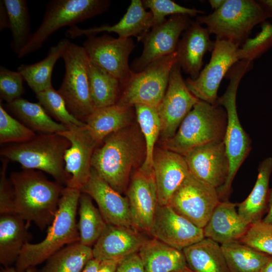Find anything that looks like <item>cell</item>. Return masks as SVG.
<instances>
[{"mask_svg":"<svg viewBox=\"0 0 272 272\" xmlns=\"http://www.w3.org/2000/svg\"><path fill=\"white\" fill-rule=\"evenodd\" d=\"M10 180L13 188L15 214L43 230L54 218L64 188L34 170L13 172Z\"/></svg>","mask_w":272,"mask_h":272,"instance_id":"obj_1","label":"cell"},{"mask_svg":"<svg viewBox=\"0 0 272 272\" xmlns=\"http://www.w3.org/2000/svg\"><path fill=\"white\" fill-rule=\"evenodd\" d=\"M81 194L80 189L67 186L63 188L46 236L38 243H25L16 260L15 269L18 272H25L48 259L63 245L79 241L76 214Z\"/></svg>","mask_w":272,"mask_h":272,"instance_id":"obj_2","label":"cell"},{"mask_svg":"<svg viewBox=\"0 0 272 272\" xmlns=\"http://www.w3.org/2000/svg\"><path fill=\"white\" fill-rule=\"evenodd\" d=\"M140 140L129 125L108 135L93 155L92 168L120 194L127 190L131 172L141 161Z\"/></svg>","mask_w":272,"mask_h":272,"instance_id":"obj_3","label":"cell"},{"mask_svg":"<svg viewBox=\"0 0 272 272\" xmlns=\"http://www.w3.org/2000/svg\"><path fill=\"white\" fill-rule=\"evenodd\" d=\"M253 64L252 61L242 60L233 65L226 76L229 79V84L217 100V105L223 106L227 113L224 142L230 164L225 183L217 189L220 200H228L235 176L251 150V140L242 126L238 117L236 95L240 81L252 68Z\"/></svg>","mask_w":272,"mask_h":272,"instance_id":"obj_4","label":"cell"},{"mask_svg":"<svg viewBox=\"0 0 272 272\" xmlns=\"http://www.w3.org/2000/svg\"><path fill=\"white\" fill-rule=\"evenodd\" d=\"M70 141L58 133H38L32 139L12 144L1 150V156L19 163L24 169L38 170L66 185L70 175L65 170L64 156Z\"/></svg>","mask_w":272,"mask_h":272,"instance_id":"obj_5","label":"cell"},{"mask_svg":"<svg viewBox=\"0 0 272 272\" xmlns=\"http://www.w3.org/2000/svg\"><path fill=\"white\" fill-rule=\"evenodd\" d=\"M227 121L223 106L199 100L174 135L164 142V148L184 155L196 147L224 141Z\"/></svg>","mask_w":272,"mask_h":272,"instance_id":"obj_6","label":"cell"},{"mask_svg":"<svg viewBox=\"0 0 272 272\" xmlns=\"http://www.w3.org/2000/svg\"><path fill=\"white\" fill-rule=\"evenodd\" d=\"M268 18L257 1L226 0L219 9L196 18V21L207 26L216 38L242 45L252 29Z\"/></svg>","mask_w":272,"mask_h":272,"instance_id":"obj_7","label":"cell"},{"mask_svg":"<svg viewBox=\"0 0 272 272\" xmlns=\"http://www.w3.org/2000/svg\"><path fill=\"white\" fill-rule=\"evenodd\" d=\"M107 0H52L46 5L42 21L30 40L17 55L21 58L40 49L58 29L100 15L109 8Z\"/></svg>","mask_w":272,"mask_h":272,"instance_id":"obj_8","label":"cell"},{"mask_svg":"<svg viewBox=\"0 0 272 272\" xmlns=\"http://www.w3.org/2000/svg\"><path fill=\"white\" fill-rule=\"evenodd\" d=\"M62 58L65 74L57 91L65 101L70 112L85 123L95 109L90 89L88 57L83 46L69 40Z\"/></svg>","mask_w":272,"mask_h":272,"instance_id":"obj_9","label":"cell"},{"mask_svg":"<svg viewBox=\"0 0 272 272\" xmlns=\"http://www.w3.org/2000/svg\"><path fill=\"white\" fill-rule=\"evenodd\" d=\"M177 61L175 52L163 57L139 72L132 71L116 104H143L157 108L166 91L171 69Z\"/></svg>","mask_w":272,"mask_h":272,"instance_id":"obj_10","label":"cell"},{"mask_svg":"<svg viewBox=\"0 0 272 272\" xmlns=\"http://www.w3.org/2000/svg\"><path fill=\"white\" fill-rule=\"evenodd\" d=\"M238 48L237 44L229 40L216 38L209 62L196 79L188 78L185 81L190 92L199 100L217 105L218 91L223 79L239 61Z\"/></svg>","mask_w":272,"mask_h":272,"instance_id":"obj_11","label":"cell"},{"mask_svg":"<svg viewBox=\"0 0 272 272\" xmlns=\"http://www.w3.org/2000/svg\"><path fill=\"white\" fill-rule=\"evenodd\" d=\"M220 201L216 188L190 173L168 205L196 226L203 228Z\"/></svg>","mask_w":272,"mask_h":272,"instance_id":"obj_12","label":"cell"},{"mask_svg":"<svg viewBox=\"0 0 272 272\" xmlns=\"http://www.w3.org/2000/svg\"><path fill=\"white\" fill-rule=\"evenodd\" d=\"M177 62L172 67L165 94L157 108L164 141L173 137L181 123L199 99L188 90Z\"/></svg>","mask_w":272,"mask_h":272,"instance_id":"obj_13","label":"cell"},{"mask_svg":"<svg viewBox=\"0 0 272 272\" xmlns=\"http://www.w3.org/2000/svg\"><path fill=\"white\" fill-rule=\"evenodd\" d=\"M82 46L89 59L116 77L121 85L127 82L132 72L128 58L135 47L131 38L91 35L88 36Z\"/></svg>","mask_w":272,"mask_h":272,"instance_id":"obj_14","label":"cell"},{"mask_svg":"<svg viewBox=\"0 0 272 272\" xmlns=\"http://www.w3.org/2000/svg\"><path fill=\"white\" fill-rule=\"evenodd\" d=\"M189 17L173 15L163 23L152 27L142 40L143 52L133 60L131 70L139 72L154 61L175 52L180 35L192 22Z\"/></svg>","mask_w":272,"mask_h":272,"instance_id":"obj_15","label":"cell"},{"mask_svg":"<svg viewBox=\"0 0 272 272\" xmlns=\"http://www.w3.org/2000/svg\"><path fill=\"white\" fill-rule=\"evenodd\" d=\"M58 134L71 144L64 156L65 170L71 176L66 186L81 190L90 177L92 156L99 144L86 125L70 127Z\"/></svg>","mask_w":272,"mask_h":272,"instance_id":"obj_16","label":"cell"},{"mask_svg":"<svg viewBox=\"0 0 272 272\" xmlns=\"http://www.w3.org/2000/svg\"><path fill=\"white\" fill-rule=\"evenodd\" d=\"M183 156L195 178L216 189L224 184L230 164L224 141L196 147Z\"/></svg>","mask_w":272,"mask_h":272,"instance_id":"obj_17","label":"cell"},{"mask_svg":"<svg viewBox=\"0 0 272 272\" xmlns=\"http://www.w3.org/2000/svg\"><path fill=\"white\" fill-rule=\"evenodd\" d=\"M149 233L182 251L205 238L203 228L196 226L168 205H158Z\"/></svg>","mask_w":272,"mask_h":272,"instance_id":"obj_18","label":"cell"},{"mask_svg":"<svg viewBox=\"0 0 272 272\" xmlns=\"http://www.w3.org/2000/svg\"><path fill=\"white\" fill-rule=\"evenodd\" d=\"M132 226L149 233L159 205L153 172L139 168L133 174L126 190Z\"/></svg>","mask_w":272,"mask_h":272,"instance_id":"obj_19","label":"cell"},{"mask_svg":"<svg viewBox=\"0 0 272 272\" xmlns=\"http://www.w3.org/2000/svg\"><path fill=\"white\" fill-rule=\"evenodd\" d=\"M153 172L160 206L168 205L190 174L184 156L164 148H155Z\"/></svg>","mask_w":272,"mask_h":272,"instance_id":"obj_20","label":"cell"},{"mask_svg":"<svg viewBox=\"0 0 272 272\" xmlns=\"http://www.w3.org/2000/svg\"><path fill=\"white\" fill-rule=\"evenodd\" d=\"M81 191L96 201L107 224L132 226L127 197L113 189L93 168L88 182Z\"/></svg>","mask_w":272,"mask_h":272,"instance_id":"obj_21","label":"cell"},{"mask_svg":"<svg viewBox=\"0 0 272 272\" xmlns=\"http://www.w3.org/2000/svg\"><path fill=\"white\" fill-rule=\"evenodd\" d=\"M132 226L107 224L93 249V257L100 261L121 260L139 252L147 239Z\"/></svg>","mask_w":272,"mask_h":272,"instance_id":"obj_22","label":"cell"},{"mask_svg":"<svg viewBox=\"0 0 272 272\" xmlns=\"http://www.w3.org/2000/svg\"><path fill=\"white\" fill-rule=\"evenodd\" d=\"M152 14L147 11L141 0H132L121 20L113 25H104L86 29L77 26L71 27L66 35L71 38L82 36H89L102 32H114L118 37L130 38L134 36L138 41L142 40L145 35L152 28Z\"/></svg>","mask_w":272,"mask_h":272,"instance_id":"obj_23","label":"cell"},{"mask_svg":"<svg viewBox=\"0 0 272 272\" xmlns=\"http://www.w3.org/2000/svg\"><path fill=\"white\" fill-rule=\"evenodd\" d=\"M210 34L207 28L192 21L178 41L177 62L192 80L196 79L201 71L204 55L214 49L215 41L210 39Z\"/></svg>","mask_w":272,"mask_h":272,"instance_id":"obj_24","label":"cell"},{"mask_svg":"<svg viewBox=\"0 0 272 272\" xmlns=\"http://www.w3.org/2000/svg\"><path fill=\"white\" fill-rule=\"evenodd\" d=\"M250 225L239 215L237 203L220 200L203 228L204 236L222 245L239 241Z\"/></svg>","mask_w":272,"mask_h":272,"instance_id":"obj_25","label":"cell"},{"mask_svg":"<svg viewBox=\"0 0 272 272\" xmlns=\"http://www.w3.org/2000/svg\"><path fill=\"white\" fill-rule=\"evenodd\" d=\"M138 254L145 272H175L188 267L182 250L154 238L147 240Z\"/></svg>","mask_w":272,"mask_h":272,"instance_id":"obj_26","label":"cell"},{"mask_svg":"<svg viewBox=\"0 0 272 272\" xmlns=\"http://www.w3.org/2000/svg\"><path fill=\"white\" fill-rule=\"evenodd\" d=\"M271 172L272 157H268L259 163L257 179L250 194L242 202L237 204L239 215L249 225L261 221L267 209Z\"/></svg>","mask_w":272,"mask_h":272,"instance_id":"obj_27","label":"cell"},{"mask_svg":"<svg viewBox=\"0 0 272 272\" xmlns=\"http://www.w3.org/2000/svg\"><path fill=\"white\" fill-rule=\"evenodd\" d=\"M132 107L115 104L95 108L86 120V126L100 144L108 135L129 125L133 117Z\"/></svg>","mask_w":272,"mask_h":272,"instance_id":"obj_28","label":"cell"},{"mask_svg":"<svg viewBox=\"0 0 272 272\" xmlns=\"http://www.w3.org/2000/svg\"><path fill=\"white\" fill-rule=\"evenodd\" d=\"M182 251L194 272H231L221 245L210 238L205 237Z\"/></svg>","mask_w":272,"mask_h":272,"instance_id":"obj_29","label":"cell"},{"mask_svg":"<svg viewBox=\"0 0 272 272\" xmlns=\"http://www.w3.org/2000/svg\"><path fill=\"white\" fill-rule=\"evenodd\" d=\"M16 214L0 218V262L6 267L17 260L26 241L27 225Z\"/></svg>","mask_w":272,"mask_h":272,"instance_id":"obj_30","label":"cell"},{"mask_svg":"<svg viewBox=\"0 0 272 272\" xmlns=\"http://www.w3.org/2000/svg\"><path fill=\"white\" fill-rule=\"evenodd\" d=\"M68 41L67 39L59 41L50 48L47 56L41 61L31 64H22L18 67L17 71L35 94L52 87L53 67L62 57Z\"/></svg>","mask_w":272,"mask_h":272,"instance_id":"obj_31","label":"cell"},{"mask_svg":"<svg viewBox=\"0 0 272 272\" xmlns=\"http://www.w3.org/2000/svg\"><path fill=\"white\" fill-rule=\"evenodd\" d=\"M7 107L21 121L38 133H58L68 128L53 120L39 103H34L21 98Z\"/></svg>","mask_w":272,"mask_h":272,"instance_id":"obj_32","label":"cell"},{"mask_svg":"<svg viewBox=\"0 0 272 272\" xmlns=\"http://www.w3.org/2000/svg\"><path fill=\"white\" fill-rule=\"evenodd\" d=\"M88 71L91 96L95 108L116 104L121 85L119 80L89 59Z\"/></svg>","mask_w":272,"mask_h":272,"instance_id":"obj_33","label":"cell"},{"mask_svg":"<svg viewBox=\"0 0 272 272\" xmlns=\"http://www.w3.org/2000/svg\"><path fill=\"white\" fill-rule=\"evenodd\" d=\"M221 247L231 272H261L271 257L239 241Z\"/></svg>","mask_w":272,"mask_h":272,"instance_id":"obj_34","label":"cell"},{"mask_svg":"<svg viewBox=\"0 0 272 272\" xmlns=\"http://www.w3.org/2000/svg\"><path fill=\"white\" fill-rule=\"evenodd\" d=\"M93 258L90 246L77 242L51 256L40 272H82L88 262Z\"/></svg>","mask_w":272,"mask_h":272,"instance_id":"obj_35","label":"cell"},{"mask_svg":"<svg viewBox=\"0 0 272 272\" xmlns=\"http://www.w3.org/2000/svg\"><path fill=\"white\" fill-rule=\"evenodd\" d=\"M134 107L145 144V158L140 168L151 173L153 172L155 144L161 132L160 118L156 108L143 104H136Z\"/></svg>","mask_w":272,"mask_h":272,"instance_id":"obj_36","label":"cell"},{"mask_svg":"<svg viewBox=\"0 0 272 272\" xmlns=\"http://www.w3.org/2000/svg\"><path fill=\"white\" fill-rule=\"evenodd\" d=\"M12 33L10 47L17 56L27 45L31 34L30 18L26 0H4Z\"/></svg>","mask_w":272,"mask_h":272,"instance_id":"obj_37","label":"cell"},{"mask_svg":"<svg viewBox=\"0 0 272 272\" xmlns=\"http://www.w3.org/2000/svg\"><path fill=\"white\" fill-rule=\"evenodd\" d=\"M91 198L87 194L81 192L78 224L79 242L90 247L96 242L107 225L99 209L94 206Z\"/></svg>","mask_w":272,"mask_h":272,"instance_id":"obj_38","label":"cell"},{"mask_svg":"<svg viewBox=\"0 0 272 272\" xmlns=\"http://www.w3.org/2000/svg\"><path fill=\"white\" fill-rule=\"evenodd\" d=\"M36 96L46 112L67 128L86 125L70 112L63 97L53 87L36 94Z\"/></svg>","mask_w":272,"mask_h":272,"instance_id":"obj_39","label":"cell"},{"mask_svg":"<svg viewBox=\"0 0 272 272\" xmlns=\"http://www.w3.org/2000/svg\"><path fill=\"white\" fill-rule=\"evenodd\" d=\"M272 47V24L263 22L260 31L252 38H248L237 51L239 60L252 61Z\"/></svg>","mask_w":272,"mask_h":272,"instance_id":"obj_40","label":"cell"},{"mask_svg":"<svg viewBox=\"0 0 272 272\" xmlns=\"http://www.w3.org/2000/svg\"><path fill=\"white\" fill-rule=\"evenodd\" d=\"M37 133L13 117L0 104V143L17 144L28 141Z\"/></svg>","mask_w":272,"mask_h":272,"instance_id":"obj_41","label":"cell"},{"mask_svg":"<svg viewBox=\"0 0 272 272\" xmlns=\"http://www.w3.org/2000/svg\"><path fill=\"white\" fill-rule=\"evenodd\" d=\"M142 2L145 8L149 9L152 14V27L163 23L167 20L166 16L168 15H185L193 17L205 14L201 10L187 8L170 0H144Z\"/></svg>","mask_w":272,"mask_h":272,"instance_id":"obj_42","label":"cell"},{"mask_svg":"<svg viewBox=\"0 0 272 272\" xmlns=\"http://www.w3.org/2000/svg\"><path fill=\"white\" fill-rule=\"evenodd\" d=\"M239 241L272 256V224L261 220L250 225Z\"/></svg>","mask_w":272,"mask_h":272,"instance_id":"obj_43","label":"cell"},{"mask_svg":"<svg viewBox=\"0 0 272 272\" xmlns=\"http://www.w3.org/2000/svg\"><path fill=\"white\" fill-rule=\"evenodd\" d=\"M24 79L17 71H14L3 66L0 67V96L7 103L21 98L25 90Z\"/></svg>","mask_w":272,"mask_h":272,"instance_id":"obj_44","label":"cell"},{"mask_svg":"<svg viewBox=\"0 0 272 272\" xmlns=\"http://www.w3.org/2000/svg\"><path fill=\"white\" fill-rule=\"evenodd\" d=\"M9 160L3 158L0 174V213L1 214H15L13 188L10 180L7 177V166Z\"/></svg>","mask_w":272,"mask_h":272,"instance_id":"obj_45","label":"cell"},{"mask_svg":"<svg viewBox=\"0 0 272 272\" xmlns=\"http://www.w3.org/2000/svg\"><path fill=\"white\" fill-rule=\"evenodd\" d=\"M115 272H145L138 252L121 260L117 265Z\"/></svg>","mask_w":272,"mask_h":272,"instance_id":"obj_46","label":"cell"},{"mask_svg":"<svg viewBox=\"0 0 272 272\" xmlns=\"http://www.w3.org/2000/svg\"><path fill=\"white\" fill-rule=\"evenodd\" d=\"M9 28L8 13L4 0L0 1V31Z\"/></svg>","mask_w":272,"mask_h":272,"instance_id":"obj_47","label":"cell"},{"mask_svg":"<svg viewBox=\"0 0 272 272\" xmlns=\"http://www.w3.org/2000/svg\"><path fill=\"white\" fill-rule=\"evenodd\" d=\"M120 260H106L100 261L98 272H115Z\"/></svg>","mask_w":272,"mask_h":272,"instance_id":"obj_48","label":"cell"},{"mask_svg":"<svg viewBox=\"0 0 272 272\" xmlns=\"http://www.w3.org/2000/svg\"><path fill=\"white\" fill-rule=\"evenodd\" d=\"M100 261L94 258L89 260L82 272H98Z\"/></svg>","mask_w":272,"mask_h":272,"instance_id":"obj_49","label":"cell"},{"mask_svg":"<svg viewBox=\"0 0 272 272\" xmlns=\"http://www.w3.org/2000/svg\"><path fill=\"white\" fill-rule=\"evenodd\" d=\"M262 221L265 223L272 224V187L269 189V191L267 214Z\"/></svg>","mask_w":272,"mask_h":272,"instance_id":"obj_50","label":"cell"},{"mask_svg":"<svg viewBox=\"0 0 272 272\" xmlns=\"http://www.w3.org/2000/svg\"><path fill=\"white\" fill-rule=\"evenodd\" d=\"M257 2L265 11L268 18H272V0H259Z\"/></svg>","mask_w":272,"mask_h":272,"instance_id":"obj_51","label":"cell"},{"mask_svg":"<svg viewBox=\"0 0 272 272\" xmlns=\"http://www.w3.org/2000/svg\"><path fill=\"white\" fill-rule=\"evenodd\" d=\"M211 8L214 10H217L221 8L226 2V0H209Z\"/></svg>","mask_w":272,"mask_h":272,"instance_id":"obj_52","label":"cell"},{"mask_svg":"<svg viewBox=\"0 0 272 272\" xmlns=\"http://www.w3.org/2000/svg\"><path fill=\"white\" fill-rule=\"evenodd\" d=\"M261 272H272V256H271L267 263L263 268Z\"/></svg>","mask_w":272,"mask_h":272,"instance_id":"obj_53","label":"cell"},{"mask_svg":"<svg viewBox=\"0 0 272 272\" xmlns=\"http://www.w3.org/2000/svg\"><path fill=\"white\" fill-rule=\"evenodd\" d=\"M2 272H18L15 268L7 267L3 269ZM25 272H34L32 267L28 268Z\"/></svg>","mask_w":272,"mask_h":272,"instance_id":"obj_54","label":"cell"},{"mask_svg":"<svg viewBox=\"0 0 272 272\" xmlns=\"http://www.w3.org/2000/svg\"><path fill=\"white\" fill-rule=\"evenodd\" d=\"M175 272H194V271L191 270L189 267H187L184 269L179 270L178 271H175Z\"/></svg>","mask_w":272,"mask_h":272,"instance_id":"obj_55","label":"cell"}]
</instances>
